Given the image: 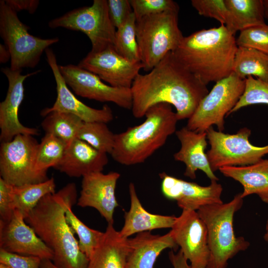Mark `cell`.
<instances>
[{
  "label": "cell",
  "instance_id": "obj_1",
  "mask_svg": "<svg viewBox=\"0 0 268 268\" xmlns=\"http://www.w3.org/2000/svg\"><path fill=\"white\" fill-rule=\"evenodd\" d=\"M132 112L137 119L159 103L173 106L179 120L189 119L208 93L206 84L168 53L145 74H138L131 87Z\"/></svg>",
  "mask_w": 268,
  "mask_h": 268
},
{
  "label": "cell",
  "instance_id": "obj_2",
  "mask_svg": "<svg viewBox=\"0 0 268 268\" xmlns=\"http://www.w3.org/2000/svg\"><path fill=\"white\" fill-rule=\"evenodd\" d=\"M73 184L44 197L25 219L52 250L51 261L60 268H86L89 262L66 219V200Z\"/></svg>",
  "mask_w": 268,
  "mask_h": 268
},
{
  "label": "cell",
  "instance_id": "obj_3",
  "mask_svg": "<svg viewBox=\"0 0 268 268\" xmlns=\"http://www.w3.org/2000/svg\"><path fill=\"white\" fill-rule=\"evenodd\" d=\"M237 48L234 35L221 24L184 37L172 53L185 67L207 85L232 73Z\"/></svg>",
  "mask_w": 268,
  "mask_h": 268
},
{
  "label": "cell",
  "instance_id": "obj_4",
  "mask_svg": "<svg viewBox=\"0 0 268 268\" xmlns=\"http://www.w3.org/2000/svg\"><path fill=\"white\" fill-rule=\"evenodd\" d=\"M144 116L145 119L141 124L115 134L111 155L116 162L125 166L142 163L176 132L179 120L171 105L156 104L147 111Z\"/></svg>",
  "mask_w": 268,
  "mask_h": 268
},
{
  "label": "cell",
  "instance_id": "obj_5",
  "mask_svg": "<svg viewBox=\"0 0 268 268\" xmlns=\"http://www.w3.org/2000/svg\"><path fill=\"white\" fill-rule=\"evenodd\" d=\"M243 204L240 193L228 202L203 206L197 210L207 230L210 255L206 268H226L229 260L249 247L250 242L237 237L233 228L235 213Z\"/></svg>",
  "mask_w": 268,
  "mask_h": 268
},
{
  "label": "cell",
  "instance_id": "obj_6",
  "mask_svg": "<svg viewBox=\"0 0 268 268\" xmlns=\"http://www.w3.org/2000/svg\"><path fill=\"white\" fill-rule=\"evenodd\" d=\"M178 12L170 10L136 20V40L144 70L149 71L181 43L184 36L179 27Z\"/></svg>",
  "mask_w": 268,
  "mask_h": 268
},
{
  "label": "cell",
  "instance_id": "obj_7",
  "mask_svg": "<svg viewBox=\"0 0 268 268\" xmlns=\"http://www.w3.org/2000/svg\"><path fill=\"white\" fill-rule=\"evenodd\" d=\"M29 27L18 18L17 12L0 0V35L10 55V68L14 70L34 68L43 53L59 42L58 37L41 38L28 32Z\"/></svg>",
  "mask_w": 268,
  "mask_h": 268
},
{
  "label": "cell",
  "instance_id": "obj_8",
  "mask_svg": "<svg viewBox=\"0 0 268 268\" xmlns=\"http://www.w3.org/2000/svg\"><path fill=\"white\" fill-rule=\"evenodd\" d=\"M245 88V79L233 72L216 82L210 92L201 101L188 119L186 127L198 133L206 132L213 125L218 131L224 129V118L236 105Z\"/></svg>",
  "mask_w": 268,
  "mask_h": 268
},
{
  "label": "cell",
  "instance_id": "obj_9",
  "mask_svg": "<svg viewBox=\"0 0 268 268\" xmlns=\"http://www.w3.org/2000/svg\"><path fill=\"white\" fill-rule=\"evenodd\" d=\"M210 149L206 155L212 171L225 166H243L255 164L268 154V145L257 146L249 140L251 131L244 127L229 134L215 131L206 132Z\"/></svg>",
  "mask_w": 268,
  "mask_h": 268
},
{
  "label": "cell",
  "instance_id": "obj_10",
  "mask_svg": "<svg viewBox=\"0 0 268 268\" xmlns=\"http://www.w3.org/2000/svg\"><path fill=\"white\" fill-rule=\"evenodd\" d=\"M48 26L83 32L90 40L91 51L114 45L116 28L109 17L107 0H94L91 5L73 9L53 19Z\"/></svg>",
  "mask_w": 268,
  "mask_h": 268
},
{
  "label": "cell",
  "instance_id": "obj_11",
  "mask_svg": "<svg viewBox=\"0 0 268 268\" xmlns=\"http://www.w3.org/2000/svg\"><path fill=\"white\" fill-rule=\"evenodd\" d=\"M33 136L20 134L10 141L1 142L0 178L14 186L38 183L49 179L47 173L36 169L39 143Z\"/></svg>",
  "mask_w": 268,
  "mask_h": 268
},
{
  "label": "cell",
  "instance_id": "obj_12",
  "mask_svg": "<svg viewBox=\"0 0 268 268\" xmlns=\"http://www.w3.org/2000/svg\"><path fill=\"white\" fill-rule=\"evenodd\" d=\"M59 68L66 84L76 95L101 102H112L121 108L132 109L131 88L106 84L97 75L78 65H59Z\"/></svg>",
  "mask_w": 268,
  "mask_h": 268
},
{
  "label": "cell",
  "instance_id": "obj_13",
  "mask_svg": "<svg viewBox=\"0 0 268 268\" xmlns=\"http://www.w3.org/2000/svg\"><path fill=\"white\" fill-rule=\"evenodd\" d=\"M170 231L192 268H206L210 255L207 230L197 211L182 210Z\"/></svg>",
  "mask_w": 268,
  "mask_h": 268
},
{
  "label": "cell",
  "instance_id": "obj_14",
  "mask_svg": "<svg viewBox=\"0 0 268 268\" xmlns=\"http://www.w3.org/2000/svg\"><path fill=\"white\" fill-rule=\"evenodd\" d=\"M78 66L99 76L109 85L131 88L143 69L141 62H133L120 55L114 46L98 52L90 51Z\"/></svg>",
  "mask_w": 268,
  "mask_h": 268
},
{
  "label": "cell",
  "instance_id": "obj_15",
  "mask_svg": "<svg viewBox=\"0 0 268 268\" xmlns=\"http://www.w3.org/2000/svg\"><path fill=\"white\" fill-rule=\"evenodd\" d=\"M22 70H14L10 67L1 68V72L8 80V87L4 100L0 103V140L1 142L11 140L15 136L39 134L36 128L23 125L18 118L19 107L24 98V80L38 73V70L26 74L21 73Z\"/></svg>",
  "mask_w": 268,
  "mask_h": 268
},
{
  "label": "cell",
  "instance_id": "obj_16",
  "mask_svg": "<svg viewBox=\"0 0 268 268\" xmlns=\"http://www.w3.org/2000/svg\"><path fill=\"white\" fill-rule=\"evenodd\" d=\"M45 53L56 81L57 96L53 106L43 109L41 115L45 117L50 112L59 111L73 114L84 122H98L107 124L111 122L114 119V115L111 108L106 104L101 109H95L80 101L66 84L53 50L48 48Z\"/></svg>",
  "mask_w": 268,
  "mask_h": 268
},
{
  "label": "cell",
  "instance_id": "obj_17",
  "mask_svg": "<svg viewBox=\"0 0 268 268\" xmlns=\"http://www.w3.org/2000/svg\"><path fill=\"white\" fill-rule=\"evenodd\" d=\"M22 214L15 210L6 221L0 220V249L26 256L52 261V250L25 222Z\"/></svg>",
  "mask_w": 268,
  "mask_h": 268
},
{
  "label": "cell",
  "instance_id": "obj_18",
  "mask_svg": "<svg viewBox=\"0 0 268 268\" xmlns=\"http://www.w3.org/2000/svg\"><path fill=\"white\" fill-rule=\"evenodd\" d=\"M159 176L162 194L168 199L176 201L182 210L197 211L203 206L223 203L221 199L223 188L217 181H211L208 186H202L165 172L160 173Z\"/></svg>",
  "mask_w": 268,
  "mask_h": 268
},
{
  "label": "cell",
  "instance_id": "obj_19",
  "mask_svg": "<svg viewBox=\"0 0 268 268\" xmlns=\"http://www.w3.org/2000/svg\"><path fill=\"white\" fill-rule=\"evenodd\" d=\"M120 177L117 172H94L82 177L77 205L96 209L108 224H113L115 210L119 206L115 190Z\"/></svg>",
  "mask_w": 268,
  "mask_h": 268
},
{
  "label": "cell",
  "instance_id": "obj_20",
  "mask_svg": "<svg viewBox=\"0 0 268 268\" xmlns=\"http://www.w3.org/2000/svg\"><path fill=\"white\" fill-rule=\"evenodd\" d=\"M175 134L181 143V147L173 157L175 160L185 164L184 176L195 179L196 171L200 170L210 181H218L210 168L205 152L207 145L206 133L196 132L186 126L176 131Z\"/></svg>",
  "mask_w": 268,
  "mask_h": 268
},
{
  "label": "cell",
  "instance_id": "obj_21",
  "mask_svg": "<svg viewBox=\"0 0 268 268\" xmlns=\"http://www.w3.org/2000/svg\"><path fill=\"white\" fill-rule=\"evenodd\" d=\"M108 162L107 153L76 138L67 146L62 160L55 168L69 177L79 178L102 172Z\"/></svg>",
  "mask_w": 268,
  "mask_h": 268
},
{
  "label": "cell",
  "instance_id": "obj_22",
  "mask_svg": "<svg viewBox=\"0 0 268 268\" xmlns=\"http://www.w3.org/2000/svg\"><path fill=\"white\" fill-rule=\"evenodd\" d=\"M129 253L126 268H154L155 263L166 249L175 251L178 248L170 232L163 235L150 231L137 233L128 239Z\"/></svg>",
  "mask_w": 268,
  "mask_h": 268
},
{
  "label": "cell",
  "instance_id": "obj_23",
  "mask_svg": "<svg viewBox=\"0 0 268 268\" xmlns=\"http://www.w3.org/2000/svg\"><path fill=\"white\" fill-rule=\"evenodd\" d=\"M131 205L125 212L124 224L120 231L124 238L133 234L161 228H171L176 217L151 213L144 208L137 196L135 186H129Z\"/></svg>",
  "mask_w": 268,
  "mask_h": 268
},
{
  "label": "cell",
  "instance_id": "obj_24",
  "mask_svg": "<svg viewBox=\"0 0 268 268\" xmlns=\"http://www.w3.org/2000/svg\"><path fill=\"white\" fill-rule=\"evenodd\" d=\"M128 239L123 237L113 224H108L86 268H126Z\"/></svg>",
  "mask_w": 268,
  "mask_h": 268
},
{
  "label": "cell",
  "instance_id": "obj_25",
  "mask_svg": "<svg viewBox=\"0 0 268 268\" xmlns=\"http://www.w3.org/2000/svg\"><path fill=\"white\" fill-rule=\"evenodd\" d=\"M225 177L239 182L243 187L241 197L268 192V159L243 166H225L219 169Z\"/></svg>",
  "mask_w": 268,
  "mask_h": 268
},
{
  "label": "cell",
  "instance_id": "obj_26",
  "mask_svg": "<svg viewBox=\"0 0 268 268\" xmlns=\"http://www.w3.org/2000/svg\"><path fill=\"white\" fill-rule=\"evenodd\" d=\"M235 35L238 31L266 24L263 0H225Z\"/></svg>",
  "mask_w": 268,
  "mask_h": 268
},
{
  "label": "cell",
  "instance_id": "obj_27",
  "mask_svg": "<svg viewBox=\"0 0 268 268\" xmlns=\"http://www.w3.org/2000/svg\"><path fill=\"white\" fill-rule=\"evenodd\" d=\"M232 72L243 79L252 76L268 83V55L254 49L238 47Z\"/></svg>",
  "mask_w": 268,
  "mask_h": 268
},
{
  "label": "cell",
  "instance_id": "obj_28",
  "mask_svg": "<svg viewBox=\"0 0 268 268\" xmlns=\"http://www.w3.org/2000/svg\"><path fill=\"white\" fill-rule=\"evenodd\" d=\"M76 186L73 183L66 200V219L74 234L77 235L80 250L89 259L104 232L88 227L75 215L71 208L76 201Z\"/></svg>",
  "mask_w": 268,
  "mask_h": 268
},
{
  "label": "cell",
  "instance_id": "obj_29",
  "mask_svg": "<svg viewBox=\"0 0 268 268\" xmlns=\"http://www.w3.org/2000/svg\"><path fill=\"white\" fill-rule=\"evenodd\" d=\"M55 181L53 177L43 182L13 186L14 210H19L25 219L44 197L55 193Z\"/></svg>",
  "mask_w": 268,
  "mask_h": 268
},
{
  "label": "cell",
  "instance_id": "obj_30",
  "mask_svg": "<svg viewBox=\"0 0 268 268\" xmlns=\"http://www.w3.org/2000/svg\"><path fill=\"white\" fill-rule=\"evenodd\" d=\"M83 122L73 114L53 111L45 116L41 127L45 134L57 136L68 145L76 138L78 130Z\"/></svg>",
  "mask_w": 268,
  "mask_h": 268
},
{
  "label": "cell",
  "instance_id": "obj_31",
  "mask_svg": "<svg viewBox=\"0 0 268 268\" xmlns=\"http://www.w3.org/2000/svg\"><path fill=\"white\" fill-rule=\"evenodd\" d=\"M67 146L57 136L45 134L38 144L35 162L36 169L47 173L49 168H55L62 160Z\"/></svg>",
  "mask_w": 268,
  "mask_h": 268
},
{
  "label": "cell",
  "instance_id": "obj_32",
  "mask_svg": "<svg viewBox=\"0 0 268 268\" xmlns=\"http://www.w3.org/2000/svg\"><path fill=\"white\" fill-rule=\"evenodd\" d=\"M115 134L103 122H83L76 138L82 140L97 150L111 154L114 147Z\"/></svg>",
  "mask_w": 268,
  "mask_h": 268
},
{
  "label": "cell",
  "instance_id": "obj_33",
  "mask_svg": "<svg viewBox=\"0 0 268 268\" xmlns=\"http://www.w3.org/2000/svg\"><path fill=\"white\" fill-rule=\"evenodd\" d=\"M136 19L133 12L116 30L114 47L121 56L133 62H140L136 36Z\"/></svg>",
  "mask_w": 268,
  "mask_h": 268
},
{
  "label": "cell",
  "instance_id": "obj_34",
  "mask_svg": "<svg viewBox=\"0 0 268 268\" xmlns=\"http://www.w3.org/2000/svg\"><path fill=\"white\" fill-rule=\"evenodd\" d=\"M259 104L268 105V83L252 76H248L243 94L228 116L243 107Z\"/></svg>",
  "mask_w": 268,
  "mask_h": 268
},
{
  "label": "cell",
  "instance_id": "obj_35",
  "mask_svg": "<svg viewBox=\"0 0 268 268\" xmlns=\"http://www.w3.org/2000/svg\"><path fill=\"white\" fill-rule=\"evenodd\" d=\"M191 4L200 15L216 19L232 33L231 17L225 0H192Z\"/></svg>",
  "mask_w": 268,
  "mask_h": 268
},
{
  "label": "cell",
  "instance_id": "obj_36",
  "mask_svg": "<svg viewBox=\"0 0 268 268\" xmlns=\"http://www.w3.org/2000/svg\"><path fill=\"white\" fill-rule=\"evenodd\" d=\"M236 42L238 47L254 49L268 55V25L266 24L241 31Z\"/></svg>",
  "mask_w": 268,
  "mask_h": 268
},
{
  "label": "cell",
  "instance_id": "obj_37",
  "mask_svg": "<svg viewBox=\"0 0 268 268\" xmlns=\"http://www.w3.org/2000/svg\"><path fill=\"white\" fill-rule=\"evenodd\" d=\"M130 2L136 20L150 15L179 10L177 3L172 0H130Z\"/></svg>",
  "mask_w": 268,
  "mask_h": 268
},
{
  "label": "cell",
  "instance_id": "obj_38",
  "mask_svg": "<svg viewBox=\"0 0 268 268\" xmlns=\"http://www.w3.org/2000/svg\"><path fill=\"white\" fill-rule=\"evenodd\" d=\"M42 260L32 256L22 255L0 249V264L10 268H41Z\"/></svg>",
  "mask_w": 268,
  "mask_h": 268
},
{
  "label": "cell",
  "instance_id": "obj_39",
  "mask_svg": "<svg viewBox=\"0 0 268 268\" xmlns=\"http://www.w3.org/2000/svg\"><path fill=\"white\" fill-rule=\"evenodd\" d=\"M110 20L117 29L134 12L130 0H107Z\"/></svg>",
  "mask_w": 268,
  "mask_h": 268
},
{
  "label": "cell",
  "instance_id": "obj_40",
  "mask_svg": "<svg viewBox=\"0 0 268 268\" xmlns=\"http://www.w3.org/2000/svg\"><path fill=\"white\" fill-rule=\"evenodd\" d=\"M13 186L0 178V220H9L14 211L12 205Z\"/></svg>",
  "mask_w": 268,
  "mask_h": 268
},
{
  "label": "cell",
  "instance_id": "obj_41",
  "mask_svg": "<svg viewBox=\"0 0 268 268\" xmlns=\"http://www.w3.org/2000/svg\"><path fill=\"white\" fill-rule=\"evenodd\" d=\"M6 3L16 12L22 10L33 14L39 5L38 0H4Z\"/></svg>",
  "mask_w": 268,
  "mask_h": 268
},
{
  "label": "cell",
  "instance_id": "obj_42",
  "mask_svg": "<svg viewBox=\"0 0 268 268\" xmlns=\"http://www.w3.org/2000/svg\"><path fill=\"white\" fill-rule=\"evenodd\" d=\"M168 256L173 268H192L180 250L176 253L171 250Z\"/></svg>",
  "mask_w": 268,
  "mask_h": 268
},
{
  "label": "cell",
  "instance_id": "obj_43",
  "mask_svg": "<svg viewBox=\"0 0 268 268\" xmlns=\"http://www.w3.org/2000/svg\"><path fill=\"white\" fill-rule=\"evenodd\" d=\"M11 59V55L7 47L4 44H0V63L4 64Z\"/></svg>",
  "mask_w": 268,
  "mask_h": 268
},
{
  "label": "cell",
  "instance_id": "obj_44",
  "mask_svg": "<svg viewBox=\"0 0 268 268\" xmlns=\"http://www.w3.org/2000/svg\"><path fill=\"white\" fill-rule=\"evenodd\" d=\"M41 267L43 268H60L56 266L51 260H43Z\"/></svg>",
  "mask_w": 268,
  "mask_h": 268
},
{
  "label": "cell",
  "instance_id": "obj_45",
  "mask_svg": "<svg viewBox=\"0 0 268 268\" xmlns=\"http://www.w3.org/2000/svg\"><path fill=\"white\" fill-rule=\"evenodd\" d=\"M258 196L262 201L268 203V192L262 194Z\"/></svg>",
  "mask_w": 268,
  "mask_h": 268
},
{
  "label": "cell",
  "instance_id": "obj_46",
  "mask_svg": "<svg viewBox=\"0 0 268 268\" xmlns=\"http://www.w3.org/2000/svg\"><path fill=\"white\" fill-rule=\"evenodd\" d=\"M265 16L268 19V0H264Z\"/></svg>",
  "mask_w": 268,
  "mask_h": 268
},
{
  "label": "cell",
  "instance_id": "obj_47",
  "mask_svg": "<svg viewBox=\"0 0 268 268\" xmlns=\"http://www.w3.org/2000/svg\"><path fill=\"white\" fill-rule=\"evenodd\" d=\"M264 239L268 243V218L266 224V232L264 236Z\"/></svg>",
  "mask_w": 268,
  "mask_h": 268
},
{
  "label": "cell",
  "instance_id": "obj_48",
  "mask_svg": "<svg viewBox=\"0 0 268 268\" xmlns=\"http://www.w3.org/2000/svg\"><path fill=\"white\" fill-rule=\"evenodd\" d=\"M0 268H9L8 266L4 264H0Z\"/></svg>",
  "mask_w": 268,
  "mask_h": 268
},
{
  "label": "cell",
  "instance_id": "obj_49",
  "mask_svg": "<svg viewBox=\"0 0 268 268\" xmlns=\"http://www.w3.org/2000/svg\"><path fill=\"white\" fill-rule=\"evenodd\" d=\"M41 268H43L41 267Z\"/></svg>",
  "mask_w": 268,
  "mask_h": 268
}]
</instances>
